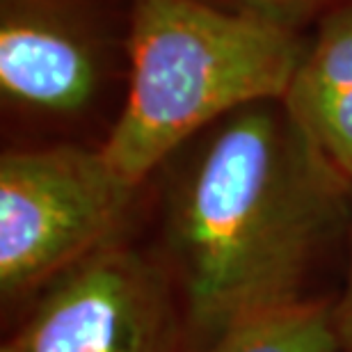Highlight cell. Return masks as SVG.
<instances>
[{
    "label": "cell",
    "instance_id": "6da1fadb",
    "mask_svg": "<svg viewBox=\"0 0 352 352\" xmlns=\"http://www.w3.org/2000/svg\"><path fill=\"white\" fill-rule=\"evenodd\" d=\"M153 250L174 277L199 352L252 316L325 298L346 258L352 179L284 98L250 103L183 142L151 176Z\"/></svg>",
    "mask_w": 352,
    "mask_h": 352
},
{
    "label": "cell",
    "instance_id": "7a4b0ae2",
    "mask_svg": "<svg viewBox=\"0 0 352 352\" xmlns=\"http://www.w3.org/2000/svg\"><path fill=\"white\" fill-rule=\"evenodd\" d=\"M307 41L206 0H129V87L105 158L146 183L217 119L284 98Z\"/></svg>",
    "mask_w": 352,
    "mask_h": 352
},
{
    "label": "cell",
    "instance_id": "3957f363",
    "mask_svg": "<svg viewBox=\"0 0 352 352\" xmlns=\"http://www.w3.org/2000/svg\"><path fill=\"white\" fill-rule=\"evenodd\" d=\"M129 87V0H0L3 146H103Z\"/></svg>",
    "mask_w": 352,
    "mask_h": 352
},
{
    "label": "cell",
    "instance_id": "277c9868",
    "mask_svg": "<svg viewBox=\"0 0 352 352\" xmlns=\"http://www.w3.org/2000/svg\"><path fill=\"white\" fill-rule=\"evenodd\" d=\"M151 179L133 183L103 146H3L0 305L12 322L62 274L138 238L151 220Z\"/></svg>",
    "mask_w": 352,
    "mask_h": 352
},
{
    "label": "cell",
    "instance_id": "5b68a950",
    "mask_svg": "<svg viewBox=\"0 0 352 352\" xmlns=\"http://www.w3.org/2000/svg\"><path fill=\"white\" fill-rule=\"evenodd\" d=\"M0 352H199L174 277L138 238L62 274L12 322Z\"/></svg>",
    "mask_w": 352,
    "mask_h": 352
},
{
    "label": "cell",
    "instance_id": "8992f818",
    "mask_svg": "<svg viewBox=\"0 0 352 352\" xmlns=\"http://www.w3.org/2000/svg\"><path fill=\"white\" fill-rule=\"evenodd\" d=\"M284 103L325 156L352 179V5L309 32Z\"/></svg>",
    "mask_w": 352,
    "mask_h": 352
},
{
    "label": "cell",
    "instance_id": "52a82bcc",
    "mask_svg": "<svg viewBox=\"0 0 352 352\" xmlns=\"http://www.w3.org/2000/svg\"><path fill=\"white\" fill-rule=\"evenodd\" d=\"M201 352H341L334 295L252 316L222 332Z\"/></svg>",
    "mask_w": 352,
    "mask_h": 352
},
{
    "label": "cell",
    "instance_id": "ba28073f",
    "mask_svg": "<svg viewBox=\"0 0 352 352\" xmlns=\"http://www.w3.org/2000/svg\"><path fill=\"white\" fill-rule=\"evenodd\" d=\"M206 3L263 21L281 30L309 34L322 19L352 5V0H206Z\"/></svg>",
    "mask_w": 352,
    "mask_h": 352
},
{
    "label": "cell",
    "instance_id": "9c48e42d",
    "mask_svg": "<svg viewBox=\"0 0 352 352\" xmlns=\"http://www.w3.org/2000/svg\"><path fill=\"white\" fill-rule=\"evenodd\" d=\"M334 322L339 332L341 352H352V220L346 248V261H343L341 286L334 291Z\"/></svg>",
    "mask_w": 352,
    "mask_h": 352
}]
</instances>
